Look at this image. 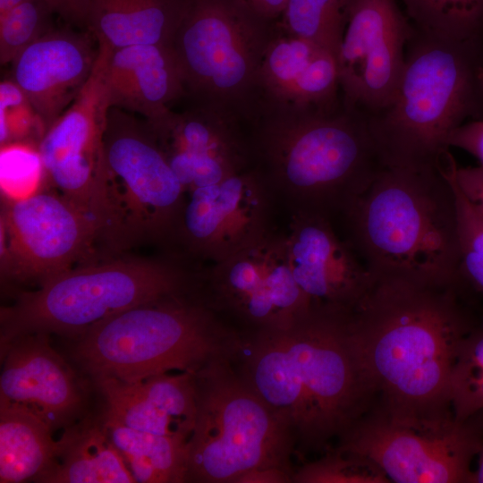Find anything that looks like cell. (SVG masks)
<instances>
[{
  "label": "cell",
  "mask_w": 483,
  "mask_h": 483,
  "mask_svg": "<svg viewBox=\"0 0 483 483\" xmlns=\"http://www.w3.org/2000/svg\"><path fill=\"white\" fill-rule=\"evenodd\" d=\"M471 294L460 278L443 284L374 279L348 324L381 394L380 407L419 417L452 413V368L463 339L483 319Z\"/></svg>",
  "instance_id": "cell-1"
},
{
  "label": "cell",
  "mask_w": 483,
  "mask_h": 483,
  "mask_svg": "<svg viewBox=\"0 0 483 483\" xmlns=\"http://www.w3.org/2000/svg\"><path fill=\"white\" fill-rule=\"evenodd\" d=\"M348 315L312 310L287 327L241 338L237 372L287 427L295 451L326 448L364 416L377 394Z\"/></svg>",
  "instance_id": "cell-2"
},
{
  "label": "cell",
  "mask_w": 483,
  "mask_h": 483,
  "mask_svg": "<svg viewBox=\"0 0 483 483\" xmlns=\"http://www.w3.org/2000/svg\"><path fill=\"white\" fill-rule=\"evenodd\" d=\"M341 216L346 242L375 278L459 279L455 194L441 164L386 165Z\"/></svg>",
  "instance_id": "cell-3"
},
{
  "label": "cell",
  "mask_w": 483,
  "mask_h": 483,
  "mask_svg": "<svg viewBox=\"0 0 483 483\" xmlns=\"http://www.w3.org/2000/svg\"><path fill=\"white\" fill-rule=\"evenodd\" d=\"M267 167L263 176L293 211L341 216L386 166L369 114L343 103L325 107H278L259 136Z\"/></svg>",
  "instance_id": "cell-4"
},
{
  "label": "cell",
  "mask_w": 483,
  "mask_h": 483,
  "mask_svg": "<svg viewBox=\"0 0 483 483\" xmlns=\"http://www.w3.org/2000/svg\"><path fill=\"white\" fill-rule=\"evenodd\" d=\"M185 292L124 310L77 337L73 359L93 378L140 382L171 372L198 374L214 361L234 359L241 336L212 308Z\"/></svg>",
  "instance_id": "cell-5"
},
{
  "label": "cell",
  "mask_w": 483,
  "mask_h": 483,
  "mask_svg": "<svg viewBox=\"0 0 483 483\" xmlns=\"http://www.w3.org/2000/svg\"><path fill=\"white\" fill-rule=\"evenodd\" d=\"M191 277L176 263L116 258L67 270L1 309V345L27 334L78 337L136 306L186 292Z\"/></svg>",
  "instance_id": "cell-6"
},
{
  "label": "cell",
  "mask_w": 483,
  "mask_h": 483,
  "mask_svg": "<svg viewBox=\"0 0 483 483\" xmlns=\"http://www.w3.org/2000/svg\"><path fill=\"white\" fill-rule=\"evenodd\" d=\"M464 46L419 33L394 98L369 115L386 165L438 166L449 151L448 137L462 124L477 82Z\"/></svg>",
  "instance_id": "cell-7"
},
{
  "label": "cell",
  "mask_w": 483,
  "mask_h": 483,
  "mask_svg": "<svg viewBox=\"0 0 483 483\" xmlns=\"http://www.w3.org/2000/svg\"><path fill=\"white\" fill-rule=\"evenodd\" d=\"M231 363L216 360L196 375L198 411L187 444V481L238 483L269 468L293 473L291 432Z\"/></svg>",
  "instance_id": "cell-8"
},
{
  "label": "cell",
  "mask_w": 483,
  "mask_h": 483,
  "mask_svg": "<svg viewBox=\"0 0 483 483\" xmlns=\"http://www.w3.org/2000/svg\"><path fill=\"white\" fill-rule=\"evenodd\" d=\"M105 150L99 242L119 253L141 242L174 239L185 191L148 124L110 108Z\"/></svg>",
  "instance_id": "cell-9"
},
{
  "label": "cell",
  "mask_w": 483,
  "mask_h": 483,
  "mask_svg": "<svg viewBox=\"0 0 483 483\" xmlns=\"http://www.w3.org/2000/svg\"><path fill=\"white\" fill-rule=\"evenodd\" d=\"M264 21L238 0H185L172 41L185 86L224 111L247 99L271 39Z\"/></svg>",
  "instance_id": "cell-10"
},
{
  "label": "cell",
  "mask_w": 483,
  "mask_h": 483,
  "mask_svg": "<svg viewBox=\"0 0 483 483\" xmlns=\"http://www.w3.org/2000/svg\"><path fill=\"white\" fill-rule=\"evenodd\" d=\"M483 447V411L462 421L453 414L419 417L382 407L363 416L337 448L364 455L391 482L473 483L472 460Z\"/></svg>",
  "instance_id": "cell-11"
},
{
  "label": "cell",
  "mask_w": 483,
  "mask_h": 483,
  "mask_svg": "<svg viewBox=\"0 0 483 483\" xmlns=\"http://www.w3.org/2000/svg\"><path fill=\"white\" fill-rule=\"evenodd\" d=\"M2 279L42 285L88 260L99 242L96 220L60 193L10 199L1 214Z\"/></svg>",
  "instance_id": "cell-12"
},
{
  "label": "cell",
  "mask_w": 483,
  "mask_h": 483,
  "mask_svg": "<svg viewBox=\"0 0 483 483\" xmlns=\"http://www.w3.org/2000/svg\"><path fill=\"white\" fill-rule=\"evenodd\" d=\"M112 51L97 43L89 80L38 145L50 182L62 196L91 216L98 228L107 175L105 132L111 106L106 69Z\"/></svg>",
  "instance_id": "cell-13"
},
{
  "label": "cell",
  "mask_w": 483,
  "mask_h": 483,
  "mask_svg": "<svg viewBox=\"0 0 483 483\" xmlns=\"http://www.w3.org/2000/svg\"><path fill=\"white\" fill-rule=\"evenodd\" d=\"M411 29L396 0H352L336 60L343 103L367 114L396 94Z\"/></svg>",
  "instance_id": "cell-14"
},
{
  "label": "cell",
  "mask_w": 483,
  "mask_h": 483,
  "mask_svg": "<svg viewBox=\"0 0 483 483\" xmlns=\"http://www.w3.org/2000/svg\"><path fill=\"white\" fill-rule=\"evenodd\" d=\"M209 284L214 304L255 330L287 327L312 311L291 272L284 236L270 230L215 263Z\"/></svg>",
  "instance_id": "cell-15"
},
{
  "label": "cell",
  "mask_w": 483,
  "mask_h": 483,
  "mask_svg": "<svg viewBox=\"0 0 483 483\" xmlns=\"http://www.w3.org/2000/svg\"><path fill=\"white\" fill-rule=\"evenodd\" d=\"M268 215V184L260 174L243 170L190 191L174 238L216 263L269 230Z\"/></svg>",
  "instance_id": "cell-16"
},
{
  "label": "cell",
  "mask_w": 483,
  "mask_h": 483,
  "mask_svg": "<svg viewBox=\"0 0 483 483\" xmlns=\"http://www.w3.org/2000/svg\"><path fill=\"white\" fill-rule=\"evenodd\" d=\"M284 236L288 264L312 310L350 313L374 276L346 241L335 233L331 218L293 211Z\"/></svg>",
  "instance_id": "cell-17"
},
{
  "label": "cell",
  "mask_w": 483,
  "mask_h": 483,
  "mask_svg": "<svg viewBox=\"0 0 483 483\" xmlns=\"http://www.w3.org/2000/svg\"><path fill=\"white\" fill-rule=\"evenodd\" d=\"M1 351L0 401L29 410L52 431L70 425L82 408L83 392L48 335L17 336Z\"/></svg>",
  "instance_id": "cell-18"
},
{
  "label": "cell",
  "mask_w": 483,
  "mask_h": 483,
  "mask_svg": "<svg viewBox=\"0 0 483 483\" xmlns=\"http://www.w3.org/2000/svg\"><path fill=\"white\" fill-rule=\"evenodd\" d=\"M222 111L208 105L147 123L185 191L245 170L246 148Z\"/></svg>",
  "instance_id": "cell-19"
},
{
  "label": "cell",
  "mask_w": 483,
  "mask_h": 483,
  "mask_svg": "<svg viewBox=\"0 0 483 483\" xmlns=\"http://www.w3.org/2000/svg\"><path fill=\"white\" fill-rule=\"evenodd\" d=\"M90 35L52 29L12 63V79L47 130L75 100L91 74L97 48Z\"/></svg>",
  "instance_id": "cell-20"
},
{
  "label": "cell",
  "mask_w": 483,
  "mask_h": 483,
  "mask_svg": "<svg viewBox=\"0 0 483 483\" xmlns=\"http://www.w3.org/2000/svg\"><path fill=\"white\" fill-rule=\"evenodd\" d=\"M339 86L336 55L332 51L287 32L271 38L259 71L258 89L277 107L332 106Z\"/></svg>",
  "instance_id": "cell-21"
},
{
  "label": "cell",
  "mask_w": 483,
  "mask_h": 483,
  "mask_svg": "<svg viewBox=\"0 0 483 483\" xmlns=\"http://www.w3.org/2000/svg\"><path fill=\"white\" fill-rule=\"evenodd\" d=\"M185 87L172 45H139L113 50L106 69L112 107L137 113L156 123L171 110Z\"/></svg>",
  "instance_id": "cell-22"
},
{
  "label": "cell",
  "mask_w": 483,
  "mask_h": 483,
  "mask_svg": "<svg viewBox=\"0 0 483 483\" xmlns=\"http://www.w3.org/2000/svg\"><path fill=\"white\" fill-rule=\"evenodd\" d=\"M185 0H99L89 32L113 50L172 45Z\"/></svg>",
  "instance_id": "cell-23"
},
{
  "label": "cell",
  "mask_w": 483,
  "mask_h": 483,
  "mask_svg": "<svg viewBox=\"0 0 483 483\" xmlns=\"http://www.w3.org/2000/svg\"><path fill=\"white\" fill-rule=\"evenodd\" d=\"M37 482L135 483L103 423L86 422L67 428L57 441L51 468Z\"/></svg>",
  "instance_id": "cell-24"
},
{
  "label": "cell",
  "mask_w": 483,
  "mask_h": 483,
  "mask_svg": "<svg viewBox=\"0 0 483 483\" xmlns=\"http://www.w3.org/2000/svg\"><path fill=\"white\" fill-rule=\"evenodd\" d=\"M52 432L29 410L0 401V482H37L55 461Z\"/></svg>",
  "instance_id": "cell-25"
},
{
  "label": "cell",
  "mask_w": 483,
  "mask_h": 483,
  "mask_svg": "<svg viewBox=\"0 0 483 483\" xmlns=\"http://www.w3.org/2000/svg\"><path fill=\"white\" fill-rule=\"evenodd\" d=\"M102 423L136 482L187 481V439L137 430L106 415Z\"/></svg>",
  "instance_id": "cell-26"
},
{
  "label": "cell",
  "mask_w": 483,
  "mask_h": 483,
  "mask_svg": "<svg viewBox=\"0 0 483 483\" xmlns=\"http://www.w3.org/2000/svg\"><path fill=\"white\" fill-rule=\"evenodd\" d=\"M93 379L106 401L105 415L137 430L190 439L140 382L130 383L107 377Z\"/></svg>",
  "instance_id": "cell-27"
},
{
  "label": "cell",
  "mask_w": 483,
  "mask_h": 483,
  "mask_svg": "<svg viewBox=\"0 0 483 483\" xmlns=\"http://www.w3.org/2000/svg\"><path fill=\"white\" fill-rule=\"evenodd\" d=\"M419 33L466 44L483 29V0H402Z\"/></svg>",
  "instance_id": "cell-28"
},
{
  "label": "cell",
  "mask_w": 483,
  "mask_h": 483,
  "mask_svg": "<svg viewBox=\"0 0 483 483\" xmlns=\"http://www.w3.org/2000/svg\"><path fill=\"white\" fill-rule=\"evenodd\" d=\"M352 0H288L282 13L285 32L309 39L335 55Z\"/></svg>",
  "instance_id": "cell-29"
},
{
  "label": "cell",
  "mask_w": 483,
  "mask_h": 483,
  "mask_svg": "<svg viewBox=\"0 0 483 483\" xmlns=\"http://www.w3.org/2000/svg\"><path fill=\"white\" fill-rule=\"evenodd\" d=\"M447 394L457 421L483 411V319L460 345L450 374Z\"/></svg>",
  "instance_id": "cell-30"
},
{
  "label": "cell",
  "mask_w": 483,
  "mask_h": 483,
  "mask_svg": "<svg viewBox=\"0 0 483 483\" xmlns=\"http://www.w3.org/2000/svg\"><path fill=\"white\" fill-rule=\"evenodd\" d=\"M455 194L459 239V276L475 294L483 298V222L458 187L451 161L445 167Z\"/></svg>",
  "instance_id": "cell-31"
},
{
  "label": "cell",
  "mask_w": 483,
  "mask_h": 483,
  "mask_svg": "<svg viewBox=\"0 0 483 483\" xmlns=\"http://www.w3.org/2000/svg\"><path fill=\"white\" fill-rule=\"evenodd\" d=\"M299 483H389L382 469L369 458L336 448L326 456L304 464L292 474Z\"/></svg>",
  "instance_id": "cell-32"
},
{
  "label": "cell",
  "mask_w": 483,
  "mask_h": 483,
  "mask_svg": "<svg viewBox=\"0 0 483 483\" xmlns=\"http://www.w3.org/2000/svg\"><path fill=\"white\" fill-rule=\"evenodd\" d=\"M55 13L44 0H27L0 18V63L12 64L28 47L51 30Z\"/></svg>",
  "instance_id": "cell-33"
},
{
  "label": "cell",
  "mask_w": 483,
  "mask_h": 483,
  "mask_svg": "<svg viewBox=\"0 0 483 483\" xmlns=\"http://www.w3.org/2000/svg\"><path fill=\"white\" fill-rule=\"evenodd\" d=\"M47 129L22 89L11 78L0 83V142H29L37 135L39 140ZM40 141V140H39Z\"/></svg>",
  "instance_id": "cell-34"
},
{
  "label": "cell",
  "mask_w": 483,
  "mask_h": 483,
  "mask_svg": "<svg viewBox=\"0 0 483 483\" xmlns=\"http://www.w3.org/2000/svg\"><path fill=\"white\" fill-rule=\"evenodd\" d=\"M44 172L38 147L30 142L1 146V187L13 199L31 194L41 172Z\"/></svg>",
  "instance_id": "cell-35"
},
{
  "label": "cell",
  "mask_w": 483,
  "mask_h": 483,
  "mask_svg": "<svg viewBox=\"0 0 483 483\" xmlns=\"http://www.w3.org/2000/svg\"><path fill=\"white\" fill-rule=\"evenodd\" d=\"M453 178L466 199L483 222V166H459L451 162Z\"/></svg>",
  "instance_id": "cell-36"
},
{
  "label": "cell",
  "mask_w": 483,
  "mask_h": 483,
  "mask_svg": "<svg viewBox=\"0 0 483 483\" xmlns=\"http://www.w3.org/2000/svg\"><path fill=\"white\" fill-rule=\"evenodd\" d=\"M53 12L70 24L89 31L99 0H44Z\"/></svg>",
  "instance_id": "cell-37"
},
{
  "label": "cell",
  "mask_w": 483,
  "mask_h": 483,
  "mask_svg": "<svg viewBox=\"0 0 483 483\" xmlns=\"http://www.w3.org/2000/svg\"><path fill=\"white\" fill-rule=\"evenodd\" d=\"M447 146L458 148L475 157L483 166V121L462 123L448 137Z\"/></svg>",
  "instance_id": "cell-38"
},
{
  "label": "cell",
  "mask_w": 483,
  "mask_h": 483,
  "mask_svg": "<svg viewBox=\"0 0 483 483\" xmlns=\"http://www.w3.org/2000/svg\"><path fill=\"white\" fill-rule=\"evenodd\" d=\"M292 472L269 468L251 471L242 476L238 483H286L292 482Z\"/></svg>",
  "instance_id": "cell-39"
},
{
  "label": "cell",
  "mask_w": 483,
  "mask_h": 483,
  "mask_svg": "<svg viewBox=\"0 0 483 483\" xmlns=\"http://www.w3.org/2000/svg\"><path fill=\"white\" fill-rule=\"evenodd\" d=\"M264 20L282 15L288 0H238Z\"/></svg>",
  "instance_id": "cell-40"
},
{
  "label": "cell",
  "mask_w": 483,
  "mask_h": 483,
  "mask_svg": "<svg viewBox=\"0 0 483 483\" xmlns=\"http://www.w3.org/2000/svg\"><path fill=\"white\" fill-rule=\"evenodd\" d=\"M27 0H0V18Z\"/></svg>",
  "instance_id": "cell-41"
},
{
  "label": "cell",
  "mask_w": 483,
  "mask_h": 483,
  "mask_svg": "<svg viewBox=\"0 0 483 483\" xmlns=\"http://www.w3.org/2000/svg\"><path fill=\"white\" fill-rule=\"evenodd\" d=\"M473 483H483V447L479 453L477 469L473 471Z\"/></svg>",
  "instance_id": "cell-42"
},
{
  "label": "cell",
  "mask_w": 483,
  "mask_h": 483,
  "mask_svg": "<svg viewBox=\"0 0 483 483\" xmlns=\"http://www.w3.org/2000/svg\"><path fill=\"white\" fill-rule=\"evenodd\" d=\"M476 76L479 87L483 89V67H479L477 69Z\"/></svg>",
  "instance_id": "cell-43"
}]
</instances>
